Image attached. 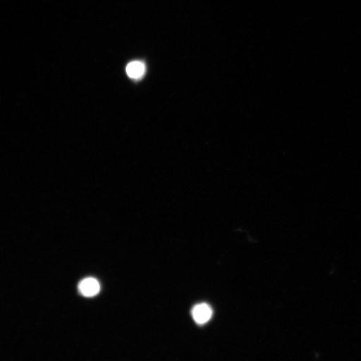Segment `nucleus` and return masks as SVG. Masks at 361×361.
<instances>
[{
    "instance_id": "f257e3e1",
    "label": "nucleus",
    "mask_w": 361,
    "mask_h": 361,
    "mask_svg": "<svg viewBox=\"0 0 361 361\" xmlns=\"http://www.w3.org/2000/svg\"><path fill=\"white\" fill-rule=\"evenodd\" d=\"M192 316L197 324H204L209 322L213 316V310L206 303L198 304L193 307Z\"/></svg>"
},
{
    "instance_id": "f03ea898",
    "label": "nucleus",
    "mask_w": 361,
    "mask_h": 361,
    "mask_svg": "<svg viewBox=\"0 0 361 361\" xmlns=\"http://www.w3.org/2000/svg\"><path fill=\"white\" fill-rule=\"evenodd\" d=\"M100 283L93 278H87L80 283L79 290L81 295L87 297H93L100 292Z\"/></svg>"
},
{
    "instance_id": "7ed1b4c3",
    "label": "nucleus",
    "mask_w": 361,
    "mask_h": 361,
    "mask_svg": "<svg viewBox=\"0 0 361 361\" xmlns=\"http://www.w3.org/2000/svg\"><path fill=\"white\" fill-rule=\"evenodd\" d=\"M146 73V66L142 61H133L126 66V74L133 80L142 79Z\"/></svg>"
}]
</instances>
